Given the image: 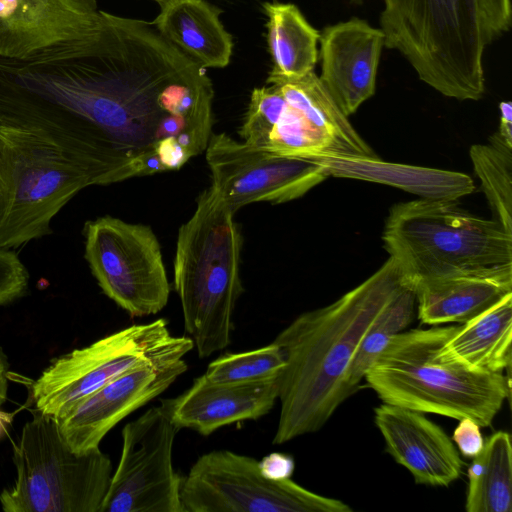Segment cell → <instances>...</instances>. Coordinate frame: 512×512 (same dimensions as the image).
Returning <instances> with one entry per match:
<instances>
[{
  "mask_svg": "<svg viewBox=\"0 0 512 512\" xmlns=\"http://www.w3.org/2000/svg\"><path fill=\"white\" fill-rule=\"evenodd\" d=\"M412 284L393 257L333 303L295 318L274 339L286 365L280 375V413L273 444L321 429L352 394L347 374L370 325Z\"/></svg>",
  "mask_w": 512,
  "mask_h": 512,
  "instance_id": "6da1fadb",
  "label": "cell"
},
{
  "mask_svg": "<svg viewBox=\"0 0 512 512\" xmlns=\"http://www.w3.org/2000/svg\"><path fill=\"white\" fill-rule=\"evenodd\" d=\"M193 349L190 337L171 334L166 319L134 324L53 360L32 382V401L57 419L123 374L183 359Z\"/></svg>",
  "mask_w": 512,
  "mask_h": 512,
  "instance_id": "ba28073f",
  "label": "cell"
},
{
  "mask_svg": "<svg viewBox=\"0 0 512 512\" xmlns=\"http://www.w3.org/2000/svg\"><path fill=\"white\" fill-rule=\"evenodd\" d=\"M467 475V512L512 511V446L510 434L498 431L472 458Z\"/></svg>",
  "mask_w": 512,
  "mask_h": 512,
  "instance_id": "cb8c5ba5",
  "label": "cell"
},
{
  "mask_svg": "<svg viewBox=\"0 0 512 512\" xmlns=\"http://www.w3.org/2000/svg\"><path fill=\"white\" fill-rule=\"evenodd\" d=\"M267 43L273 68L270 74L299 78L314 71L320 33L292 3L265 2Z\"/></svg>",
  "mask_w": 512,
  "mask_h": 512,
  "instance_id": "603a6c76",
  "label": "cell"
},
{
  "mask_svg": "<svg viewBox=\"0 0 512 512\" xmlns=\"http://www.w3.org/2000/svg\"><path fill=\"white\" fill-rule=\"evenodd\" d=\"M184 512H350L341 500L325 497L291 479L270 480L258 461L230 450L201 455L182 476Z\"/></svg>",
  "mask_w": 512,
  "mask_h": 512,
  "instance_id": "9c48e42d",
  "label": "cell"
},
{
  "mask_svg": "<svg viewBox=\"0 0 512 512\" xmlns=\"http://www.w3.org/2000/svg\"><path fill=\"white\" fill-rule=\"evenodd\" d=\"M280 376L246 384H215L203 374L183 393L161 401L173 422L208 436L237 422L268 414L279 397Z\"/></svg>",
  "mask_w": 512,
  "mask_h": 512,
  "instance_id": "e0dca14e",
  "label": "cell"
},
{
  "mask_svg": "<svg viewBox=\"0 0 512 512\" xmlns=\"http://www.w3.org/2000/svg\"><path fill=\"white\" fill-rule=\"evenodd\" d=\"M13 445L16 479L0 493L5 512H100L112 463L100 448L78 453L63 440L56 418L37 409Z\"/></svg>",
  "mask_w": 512,
  "mask_h": 512,
  "instance_id": "8992f818",
  "label": "cell"
},
{
  "mask_svg": "<svg viewBox=\"0 0 512 512\" xmlns=\"http://www.w3.org/2000/svg\"><path fill=\"white\" fill-rule=\"evenodd\" d=\"M511 339L512 293L460 324L435 356L471 370L503 373L511 368Z\"/></svg>",
  "mask_w": 512,
  "mask_h": 512,
  "instance_id": "44dd1931",
  "label": "cell"
},
{
  "mask_svg": "<svg viewBox=\"0 0 512 512\" xmlns=\"http://www.w3.org/2000/svg\"><path fill=\"white\" fill-rule=\"evenodd\" d=\"M264 149L300 157L331 154L327 140L289 105L272 128Z\"/></svg>",
  "mask_w": 512,
  "mask_h": 512,
  "instance_id": "83f0119b",
  "label": "cell"
},
{
  "mask_svg": "<svg viewBox=\"0 0 512 512\" xmlns=\"http://www.w3.org/2000/svg\"><path fill=\"white\" fill-rule=\"evenodd\" d=\"M459 325L397 334L364 379L383 403L490 427L510 398V374L476 371L436 358Z\"/></svg>",
  "mask_w": 512,
  "mask_h": 512,
  "instance_id": "3957f363",
  "label": "cell"
},
{
  "mask_svg": "<svg viewBox=\"0 0 512 512\" xmlns=\"http://www.w3.org/2000/svg\"><path fill=\"white\" fill-rule=\"evenodd\" d=\"M286 365L282 348L274 341L263 347L226 353L210 362L203 376L215 384H246L271 380Z\"/></svg>",
  "mask_w": 512,
  "mask_h": 512,
  "instance_id": "4316f807",
  "label": "cell"
},
{
  "mask_svg": "<svg viewBox=\"0 0 512 512\" xmlns=\"http://www.w3.org/2000/svg\"><path fill=\"white\" fill-rule=\"evenodd\" d=\"M96 0H0V57L25 58L92 34Z\"/></svg>",
  "mask_w": 512,
  "mask_h": 512,
  "instance_id": "5bb4252c",
  "label": "cell"
},
{
  "mask_svg": "<svg viewBox=\"0 0 512 512\" xmlns=\"http://www.w3.org/2000/svg\"><path fill=\"white\" fill-rule=\"evenodd\" d=\"M382 240L412 284L452 271L512 263V234L494 219L462 209L457 200L420 198L395 204Z\"/></svg>",
  "mask_w": 512,
  "mask_h": 512,
  "instance_id": "5b68a950",
  "label": "cell"
},
{
  "mask_svg": "<svg viewBox=\"0 0 512 512\" xmlns=\"http://www.w3.org/2000/svg\"><path fill=\"white\" fill-rule=\"evenodd\" d=\"M88 186L85 173L47 137L0 124V249L49 235L53 218Z\"/></svg>",
  "mask_w": 512,
  "mask_h": 512,
  "instance_id": "52a82bcc",
  "label": "cell"
},
{
  "mask_svg": "<svg viewBox=\"0 0 512 512\" xmlns=\"http://www.w3.org/2000/svg\"><path fill=\"white\" fill-rule=\"evenodd\" d=\"M327 175L386 184L429 200H458L475 189L467 174L423 166L391 163L379 157L333 154L307 156Z\"/></svg>",
  "mask_w": 512,
  "mask_h": 512,
  "instance_id": "d6986e66",
  "label": "cell"
},
{
  "mask_svg": "<svg viewBox=\"0 0 512 512\" xmlns=\"http://www.w3.org/2000/svg\"><path fill=\"white\" fill-rule=\"evenodd\" d=\"M262 475L270 480L283 481L290 479L294 469V458L286 453L273 452L258 461Z\"/></svg>",
  "mask_w": 512,
  "mask_h": 512,
  "instance_id": "1f68e13d",
  "label": "cell"
},
{
  "mask_svg": "<svg viewBox=\"0 0 512 512\" xmlns=\"http://www.w3.org/2000/svg\"><path fill=\"white\" fill-rule=\"evenodd\" d=\"M288 103L280 90L271 84L255 88L240 129L243 142L264 149L269 134Z\"/></svg>",
  "mask_w": 512,
  "mask_h": 512,
  "instance_id": "f1b7e54d",
  "label": "cell"
},
{
  "mask_svg": "<svg viewBox=\"0 0 512 512\" xmlns=\"http://www.w3.org/2000/svg\"><path fill=\"white\" fill-rule=\"evenodd\" d=\"M267 84L276 86L288 105L327 140L331 154L378 157L354 129L314 71L299 78H285L269 73Z\"/></svg>",
  "mask_w": 512,
  "mask_h": 512,
  "instance_id": "7402d4cb",
  "label": "cell"
},
{
  "mask_svg": "<svg viewBox=\"0 0 512 512\" xmlns=\"http://www.w3.org/2000/svg\"><path fill=\"white\" fill-rule=\"evenodd\" d=\"M500 125L498 133L504 142L512 147V104L510 101H502L499 105Z\"/></svg>",
  "mask_w": 512,
  "mask_h": 512,
  "instance_id": "d6a6232c",
  "label": "cell"
},
{
  "mask_svg": "<svg viewBox=\"0 0 512 512\" xmlns=\"http://www.w3.org/2000/svg\"><path fill=\"white\" fill-rule=\"evenodd\" d=\"M415 304L413 284H410L391 299L370 325L347 374V385L352 393L392 338L411 323Z\"/></svg>",
  "mask_w": 512,
  "mask_h": 512,
  "instance_id": "484cf974",
  "label": "cell"
},
{
  "mask_svg": "<svg viewBox=\"0 0 512 512\" xmlns=\"http://www.w3.org/2000/svg\"><path fill=\"white\" fill-rule=\"evenodd\" d=\"M235 212L209 187L178 232L174 289L184 327L199 358L231 343L233 314L243 293L240 278L242 235Z\"/></svg>",
  "mask_w": 512,
  "mask_h": 512,
  "instance_id": "7a4b0ae2",
  "label": "cell"
},
{
  "mask_svg": "<svg viewBox=\"0 0 512 512\" xmlns=\"http://www.w3.org/2000/svg\"><path fill=\"white\" fill-rule=\"evenodd\" d=\"M180 428L153 406L122 429V450L100 512H184L182 476L173 467Z\"/></svg>",
  "mask_w": 512,
  "mask_h": 512,
  "instance_id": "8fae6325",
  "label": "cell"
},
{
  "mask_svg": "<svg viewBox=\"0 0 512 512\" xmlns=\"http://www.w3.org/2000/svg\"><path fill=\"white\" fill-rule=\"evenodd\" d=\"M374 413L386 452L416 484L447 487L461 477L465 463L452 439L425 413L386 403Z\"/></svg>",
  "mask_w": 512,
  "mask_h": 512,
  "instance_id": "2e32d148",
  "label": "cell"
},
{
  "mask_svg": "<svg viewBox=\"0 0 512 512\" xmlns=\"http://www.w3.org/2000/svg\"><path fill=\"white\" fill-rule=\"evenodd\" d=\"M319 42V78L348 117L375 93L384 33L365 20L351 18L324 28Z\"/></svg>",
  "mask_w": 512,
  "mask_h": 512,
  "instance_id": "9a60e30c",
  "label": "cell"
},
{
  "mask_svg": "<svg viewBox=\"0 0 512 512\" xmlns=\"http://www.w3.org/2000/svg\"><path fill=\"white\" fill-rule=\"evenodd\" d=\"M159 4L152 24L167 40L205 69L230 63L233 39L220 20L221 9L205 0Z\"/></svg>",
  "mask_w": 512,
  "mask_h": 512,
  "instance_id": "ffe728a7",
  "label": "cell"
},
{
  "mask_svg": "<svg viewBox=\"0 0 512 512\" xmlns=\"http://www.w3.org/2000/svg\"><path fill=\"white\" fill-rule=\"evenodd\" d=\"M9 387V363L7 356L0 347V405L2 406L8 396Z\"/></svg>",
  "mask_w": 512,
  "mask_h": 512,
  "instance_id": "836d02e7",
  "label": "cell"
},
{
  "mask_svg": "<svg viewBox=\"0 0 512 512\" xmlns=\"http://www.w3.org/2000/svg\"><path fill=\"white\" fill-rule=\"evenodd\" d=\"M211 187L237 212L255 202L280 204L300 198L329 176L307 157L283 155L212 133L205 149Z\"/></svg>",
  "mask_w": 512,
  "mask_h": 512,
  "instance_id": "7c38bea8",
  "label": "cell"
},
{
  "mask_svg": "<svg viewBox=\"0 0 512 512\" xmlns=\"http://www.w3.org/2000/svg\"><path fill=\"white\" fill-rule=\"evenodd\" d=\"M154 1H157L158 3H162V2H165L167 0H154Z\"/></svg>",
  "mask_w": 512,
  "mask_h": 512,
  "instance_id": "d590c367",
  "label": "cell"
},
{
  "mask_svg": "<svg viewBox=\"0 0 512 512\" xmlns=\"http://www.w3.org/2000/svg\"><path fill=\"white\" fill-rule=\"evenodd\" d=\"M490 42L507 32L512 23L511 0H479Z\"/></svg>",
  "mask_w": 512,
  "mask_h": 512,
  "instance_id": "f546056e",
  "label": "cell"
},
{
  "mask_svg": "<svg viewBox=\"0 0 512 512\" xmlns=\"http://www.w3.org/2000/svg\"><path fill=\"white\" fill-rule=\"evenodd\" d=\"M470 159L494 220L512 234V147L498 132L470 147Z\"/></svg>",
  "mask_w": 512,
  "mask_h": 512,
  "instance_id": "d4e9b609",
  "label": "cell"
},
{
  "mask_svg": "<svg viewBox=\"0 0 512 512\" xmlns=\"http://www.w3.org/2000/svg\"><path fill=\"white\" fill-rule=\"evenodd\" d=\"M187 369V363L179 359L114 379L56 419L63 440L78 453L98 448L112 428L162 394Z\"/></svg>",
  "mask_w": 512,
  "mask_h": 512,
  "instance_id": "4fadbf2b",
  "label": "cell"
},
{
  "mask_svg": "<svg viewBox=\"0 0 512 512\" xmlns=\"http://www.w3.org/2000/svg\"><path fill=\"white\" fill-rule=\"evenodd\" d=\"M385 47L400 52L442 95L479 100L490 44L479 0H383Z\"/></svg>",
  "mask_w": 512,
  "mask_h": 512,
  "instance_id": "277c9868",
  "label": "cell"
},
{
  "mask_svg": "<svg viewBox=\"0 0 512 512\" xmlns=\"http://www.w3.org/2000/svg\"><path fill=\"white\" fill-rule=\"evenodd\" d=\"M84 256L102 292L132 318L159 313L168 303V281L159 241L143 224L112 216L84 226Z\"/></svg>",
  "mask_w": 512,
  "mask_h": 512,
  "instance_id": "30bf717a",
  "label": "cell"
},
{
  "mask_svg": "<svg viewBox=\"0 0 512 512\" xmlns=\"http://www.w3.org/2000/svg\"><path fill=\"white\" fill-rule=\"evenodd\" d=\"M451 439L457 445L460 453L467 458H474L484 446L480 426L471 418L459 420Z\"/></svg>",
  "mask_w": 512,
  "mask_h": 512,
  "instance_id": "4dcf8cb0",
  "label": "cell"
},
{
  "mask_svg": "<svg viewBox=\"0 0 512 512\" xmlns=\"http://www.w3.org/2000/svg\"><path fill=\"white\" fill-rule=\"evenodd\" d=\"M8 287V264L5 254L0 250V305L4 302Z\"/></svg>",
  "mask_w": 512,
  "mask_h": 512,
  "instance_id": "e575fe53",
  "label": "cell"
},
{
  "mask_svg": "<svg viewBox=\"0 0 512 512\" xmlns=\"http://www.w3.org/2000/svg\"><path fill=\"white\" fill-rule=\"evenodd\" d=\"M413 289L422 324H463L512 293V263L422 278Z\"/></svg>",
  "mask_w": 512,
  "mask_h": 512,
  "instance_id": "ac0fdd59",
  "label": "cell"
}]
</instances>
